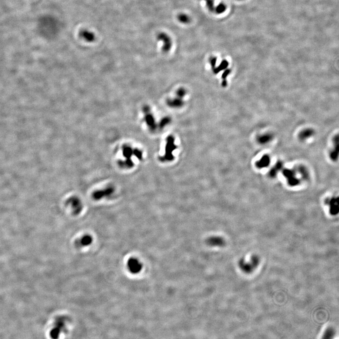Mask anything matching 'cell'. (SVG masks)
<instances>
[{"label":"cell","instance_id":"6da1fadb","mask_svg":"<svg viewBox=\"0 0 339 339\" xmlns=\"http://www.w3.org/2000/svg\"><path fill=\"white\" fill-rule=\"evenodd\" d=\"M259 263V259L257 256H253L249 262L242 259L239 263L241 270L246 273H250L257 267Z\"/></svg>","mask_w":339,"mask_h":339},{"label":"cell","instance_id":"7a4b0ae2","mask_svg":"<svg viewBox=\"0 0 339 339\" xmlns=\"http://www.w3.org/2000/svg\"><path fill=\"white\" fill-rule=\"evenodd\" d=\"M174 138L172 136H169L166 139V144L165 146V154L163 156V159L170 161L173 159L172 153L173 151L177 148L174 144Z\"/></svg>","mask_w":339,"mask_h":339},{"label":"cell","instance_id":"3957f363","mask_svg":"<svg viewBox=\"0 0 339 339\" xmlns=\"http://www.w3.org/2000/svg\"><path fill=\"white\" fill-rule=\"evenodd\" d=\"M128 269L133 274H137L141 271L142 268V264L137 259L131 258L127 262Z\"/></svg>","mask_w":339,"mask_h":339},{"label":"cell","instance_id":"277c9868","mask_svg":"<svg viewBox=\"0 0 339 339\" xmlns=\"http://www.w3.org/2000/svg\"><path fill=\"white\" fill-rule=\"evenodd\" d=\"M114 192V188L113 187H107L104 189L97 191L94 193L93 197L95 200H100L104 198L110 197Z\"/></svg>","mask_w":339,"mask_h":339},{"label":"cell","instance_id":"5b68a950","mask_svg":"<svg viewBox=\"0 0 339 339\" xmlns=\"http://www.w3.org/2000/svg\"><path fill=\"white\" fill-rule=\"evenodd\" d=\"M157 39L160 41L163 42V46L162 50L163 52H168L170 50L172 43L171 38L167 34L164 33H161L157 36Z\"/></svg>","mask_w":339,"mask_h":339},{"label":"cell","instance_id":"8992f818","mask_svg":"<svg viewBox=\"0 0 339 339\" xmlns=\"http://www.w3.org/2000/svg\"><path fill=\"white\" fill-rule=\"evenodd\" d=\"M69 204L72 210L75 214L80 213L82 209V204L80 199L76 197H73L69 199Z\"/></svg>","mask_w":339,"mask_h":339},{"label":"cell","instance_id":"52a82bcc","mask_svg":"<svg viewBox=\"0 0 339 339\" xmlns=\"http://www.w3.org/2000/svg\"><path fill=\"white\" fill-rule=\"evenodd\" d=\"M284 175L287 179V181L290 185H297L299 183L298 179L295 176V173L291 170L286 169L284 171Z\"/></svg>","mask_w":339,"mask_h":339},{"label":"cell","instance_id":"ba28073f","mask_svg":"<svg viewBox=\"0 0 339 339\" xmlns=\"http://www.w3.org/2000/svg\"><path fill=\"white\" fill-rule=\"evenodd\" d=\"M79 36L82 39L88 43H92L96 39L94 33L88 30H82L80 31Z\"/></svg>","mask_w":339,"mask_h":339},{"label":"cell","instance_id":"9c48e42d","mask_svg":"<svg viewBox=\"0 0 339 339\" xmlns=\"http://www.w3.org/2000/svg\"><path fill=\"white\" fill-rule=\"evenodd\" d=\"M166 104L169 107L172 108H179L184 105L182 98L177 97L173 99H168L166 101Z\"/></svg>","mask_w":339,"mask_h":339},{"label":"cell","instance_id":"30bf717a","mask_svg":"<svg viewBox=\"0 0 339 339\" xmlns=\"http://www.w3.org/2000/svg\"><path fill=\"white\" fill-rule=\"evenodd\" d=\"M208 245L213 246H222L225 244V241L221 237L213 236L207 240Z\"/></svg>","mask_w":339,"mask_h":339},{"label":"cell","instance_id":"8fae6325","mask_svg":"<svg viewBox=\"0 0 339 339\" xmlns=\"http://www.w3.org/2000/svg\"><path fill=\"white\" fill-rule=\"evenodd\" d=\"M338 199L336 198H332L330 199L328 204H329L330 207V211L331 214L335 215L338 213L339 211V204H338Z\"/></svg>","mask_w":339,"mask_h":339},{"label":"cell","instance_id":"7c38bea8","mask_svg":"<svg viewBox=\"0 0 339 339\" xmlns=\"http://www.w3.org/2000/svg\"><path fill=\"white\" fill-rule=\"evenodd\" d=\"M270 163V158L269 156L267 155L264 156L261 159V160L257 162L256 166L259 168H263L268 166Z\"/></svg>","mask_w":339,"mask_h":339},{"label":"cell","instance_id":"4fadbf2b","mask_svg":"<svg viewBox=\"0 0 339 339\" xmlns=\"http://www.w3.org/2000/svg\"><path fill=\"white\" fill-rule=\"evenodd\" d=\"M334 140V144H335L334 150H333L331 152L330 156L331 158L333 160H336V159H337L338 153H339V151H338L339 150V137L338 136H337L336 137Z\"/></svg>","mask_w":339,"mask_h":339},{"label":"cell","instance_id":"5bb4252c","mask_svg":"<svg viewBox=\"0 0 339 339\" xmlns=\"http://www.w3.org/2000/svg\"><path fill=\"white\" fill-rule=\"evenodd\" d=\"M92 242V238L89 235H85L82 237L80 240V245L82 246H86L91 244Z\"/></svg>","mask_w":339,"mask_h":339},{"label":"cell","instance_id":"9a60e30c","mask_svg":"<svg viewBox=\"0 0 339 339\" xmlns=\"http://www.w3.org/2000/svg\"><path fill=\"white\" fill-rule=\"evenodd\" d=\"M228 66H229V62H227V60H223L222 61L219 66L217 68H215L214 69H213V72L214 74H217L222 70L226 69Z\"/></svg>","mask_w":339,"mask_h":339},{"label":"cell","instance_id":"2e32d148","mask_svg":"<svg viewBox=\"0 0 339 339\" xmlns=\"http://www.w3.org/2000/svg\"><path fill=\"white\" fill-rule=\"evenodd\" d=\"M313 131L311 129H306L301 133L299 137L302 140H304L305 139L310 137L313 134Z\"/></svg>","mask_w":339,"mask_h":339},{"label":"cell","instance_id":"e0dca14e","mask_svg":"<svg viewBox=\"0 0 339 339\" xmlns=\"http://www.w3.org/2000/svg\"><path fill=\"white\" fill-rule=\"evenodd\" d=\"M146 121L148 125L151 128V130H155V129H156V126L155 119L151 114H148L146 116Z\"/></svg>","mask_w":339,"mask_h":339},{"label":"cell","instance_id":"ac0fdd59","mask_svg":"<svg viewBox=\"0 0 339 339\" xmlns=\"http://www.w3.org/2000/svg\"><path fill=\"white\" fill-rule=\"evenodd\" d=\"M272 139L271 135L269 134H265L262 135V136L259 137L258 139V141L261 144H266V143L269 142Z\"/></svg>","mask_w":339,"mask_h":339},{"label":"cell","instance_id":"d6986e66","mask_svg":"<svg viewBox=\"0 0 339 339\" xmlns=\"http://www.w3.org/2000/svg\"><path fill=\"white\" fill-rule=\"evenodd\" d=\"M178 19L179 22L181 23L184 24H187L189 23V21L190 20V17L188 15H186L185 14H181L179 15L178 17Z\"/></svg>","mask_w":339,"mask_h":339},{"label":"cell","instance_id":"ffe728a7","mask_svg":"<svg viewBox=\"0 0 339 339\" xmlns=\"http://www.w3.org/2000/svg\"><path fill=\"white\" fill-rule=\"evenodd\" d=\"M171 122V119L170 117L168 116L165 117L164 118H163L162 120L160 121L159 125V128L160 129H163L165 126H166L168 124H169Z\"/></svg>","mask_w":339,"mask_h":339},{"label":"cell","instance_id":"44dd1931","mask_svg":"<svg viewBox=\"0 0 339 339\" xmlns=\"http://www.w3.org/2000/svg\"><path fill=\"white\" fill-rule=\"evenodd\" d=\"M227 9V7L225 4L221 3L219 4V5H218L215 8V12L217 14H221L225 12Z\"/></svg>","mask_w":339,"mask_h":339},{"label":"cell","instance_id":"7402d4cb","mask_svg":"<svg viewBox=\"0 0 339 339\" xmlns=\"http://www.w3.org/2000/svg\"><path fill=\"white\" fill-rule=\"evenodd\" d=\"M282 166V165L281 163H278L276 165V166L270 171V173H269L270 176L271 177H274V176H276L278 171H279V170L281 168Z\"/></svg>","mask_w":339,"mask_h":339},{"label":"cell","instance_id":"603a6c76","mask_svg":"<svg viewBox=\"0 0 339 339\" xmlns=\"http://www.w3.org/2000/svg\"><path fill=\"white\" fill-rule=\"evenodd\" d=\"M186 93H187V91L183 88L179 89L178 90H177V91H176L177 97L179 98H183L185 96Z\"/></svg>","mask_w":339,"mask_h":339},{"label":"cell","instance_id":"cb8c5ba5","mask_svg":"<svg viewBox=\"0 0 339 339\" xmlns=\"http://www.w3.org/2000/svg\"><path fill=\"white\" fill-rule=\"evenodd\" d=\"M334 331L332 328H329L326 331L324 334V338H332L334 336Z\"/></svg>","mask_w":339,"mask_h":339},{"label":"cell","instance_id":"d4e9b609","mask_svg":"<svg viewBox=\"0 0 339 339\" xmlns=\"http://www.w3.org/2000/svg\"><path fill=\"white\" fill-rule=\"evenodd\" d=\"M217 58L216 57H211L210 59V63L211 66V68L212 69H213L216 68V64L217 63Z\"/></svg>","mask_w":339,"mask_h":339},{"label":"cell","instance_id":"484cf974","mask_svg":"<svg viewBox=\"0 0 339 339\" xmlns=\"http://www.w3.org/2000/svg\"><path fill=\"white\" fill-rule=\"evenodd\" d=\"M230 72H231V71H230V69H227L226 70H225V71L223 73V75H222V78L223 79V80L226 79L227 76L230 73Z\"/></svg>","mask_w":339,"mask_h":339},{"label":"cell","instance_id":"4316f807","mask_svg":"<svg viewBox=\"0 0 339 339\" xmlns=\"http://www.w3.org/2000/svg\"><path fill=\"white\" fill-rule=\"evenodd\" d=\"M221 85H222V86H223V87H226V86H227V81L226 79L223 80V82H222Z\"/></svg>","mask_w":339,"mask_h":339}]
</instances>
